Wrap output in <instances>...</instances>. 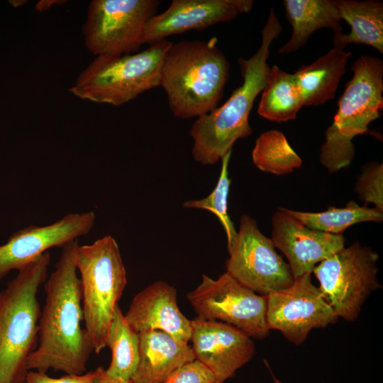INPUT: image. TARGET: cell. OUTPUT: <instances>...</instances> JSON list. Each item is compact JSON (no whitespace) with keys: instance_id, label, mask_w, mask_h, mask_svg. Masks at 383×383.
<instances>
[{"instance_id":"6da1fadb","label":"cell","mask_w":383,"mask_h":383,"mask_svg":"<svg viewBox=\"0 0 383 383\" xmlns=\"http://www.w3.org/2000/svg\"><path fill=\"white\" fill-rule=\"evenodd\" d=\"M78 240L62 247L55 270L45 282V301L40 312L36 348L27 360L28 370L65 374L86 371L91 347L84 328L82 291L75 263Z\"/></svg>"},{"instance_id":"7a4b0ae2","label":"cell","mask_w":383,"mask_h":383,"mask_svg":"<svg viewBox=\"0 0 383 383\" xmlns=\"http://www.w3.org/2000/svg\"><path fill=\"white\" fill-rule=\"evenodd\" d=\"M282 31L280 21L271 8L261 30L260 47L250 58L238 60L242 84L222 106L197 118L189 130L194 140L192 155L196 162L204 165L216 164L232 150L236 140L252 134L250 113L267 79L270 47Z\"/></svg>"},{"instance_id":"3957f363","label":"cell","mask_w":383,"mask_h":383,"mask_svg":"<svg viewBox=\"0 0 383 383\" xmlns=\"http://www.w3.org/2000/svg\"><path fill=\"white\" fill-rule=\"evenodd\" d=\"M230 64L217 39L172 43L160 70V85L176 117H200L218 107Z\"/></svg>"},{"instance_id":"277c9868","label":"cell","mask_w":383,"mask_h":383,"mask_svg":"<svg viewBox=\"0 0 383 383\" xmlns=\"http://www.w3.org/2000/svg\"><path fill=\"white\" fill-rule=\"evenodd\" d=\"M47 251L18 270L0 292V383H24L27 360L37 346L40 287L48 278Z\"/></svg>"},{"instance_id":"5b68a950","label":"cell","mask_w":383,"mask_h":383,"mask_svg":"<svg viewBox=\"0 0 383 383\" xmlns=\"http://www.w3.org/2000/svg\"><path fill=\"white\" fill-rule=\"evenodd\" d=\"M353 73L338 101L333 123L325 133L320 162L329 173L349 167L355 157L353 138L369 132L383 108V62L361 55L352 65Z\"/></svg>"},{"instance_id":"8992f818","label":"cell","mask_w":383,"mask_h":383,"mask_svg":"<svg viewBox=\"0 0 383 383\" xmlns=\"http://www.w3.org/2000/svg\"><path fill=\"white\" fill-rule=\"evenodd\" d=\"M75 263L79 273L85 331L92 352L106 347L115 307L127 284L118 245L111 235L91 244L78 245Z\"/></svg>"},{"instance_id":"52a82bcc","label":"cell","mask_w":383,"mask_h":383,"mask_svg":"<svg viewBox=\"0 0 383 383\" xmlns=\"http://www.w3.org/2000/svg\"><path fill=\"white\" fill-rule=\"evenodd\" d=\"M172 42L167 39L140 52L96 57L78 75L70 91L98 104L121 106L160 85L164 55Z\"/></svg>"},{"instance_id":"ba28073f","label":"cell","mask_w":383,"mask_h":383,"mask_svg":"<svg viewBox=\"0 0 383 383\" xmlns=\"http://www.w3.org/2000/svg\"><path fill=\"white\" fill-rule=\"evenodd\" d=\"M378 260L371 248L355 242L314 267L318 288L338 318L355 321L369 296L381 287Z\"/></svg>"},{"instance_id":"9c48e42d","label":"cell","mask_w":383,"mask_h":383,"mask_svg":"<svg viewBox=\"0 0 383 383\" xmlns=\"http://www.w3.org/2000/svg\"><path fill=\"white\" fill-rule=\"evenodd\" d=\"M156 0H93L83 28L84 43L96 57L132 54L142 45L148 20L155 15Z\"/></svg>"},{"instance_id":"30bf717a","label":"cell","mask_w":383,"mask_h":383,"mask_svg":"<svg viewBox=\"0 0 383 383\" xmlns=\"http://www.w3.org/2000/svg\"><path fill=\"white\" fill-rule=\"evenodd\" d=\"M187 299L199 318L228 323L252 338L263 339L270 333L267 296L246 287L226 272L216 279L202 274L201 283Z\"/></svg>"},{"instance_id":"8fae6325","label":"cell","mask_w":383,"mask_h":383,"mask_svg":"<svg viewBox=\"0 0 383 383\" xmlns=\"http://www.w3.org/2000/svg\"><path fill=\"white\" fill-rule=\"evenodd\" d=\"M228 250L226 272L259 294L266 296L294 282L287 262L271 239L260 231L256 221L247 214L240 216L239 229Z\"/></svg>"},{"instance_id":"7c38bea8","label":"cell","mask_w":383,"mask_h":383,"mask_svg":"<svg viewBox=\"0 0 383 383\" xmlns=\"http://www.w3.org/2000/svg\"><path fill=\"white\" fill-rule=\"evenodd\" d=\"M267 322L292 343L299 345L313 329L325 328L338 319L319 288L311 282V273L294 278L288 287L269 293Z\"/></svg>"},{"instance_id":"4fadbf2b","label":"cell","mask_w":383,"mask_h":383,"mask_svg":"<svg viewBox=\"0 0 383 383\" xmlns=\"http://www.w3.org/2000/svg\"><path fill=\"white\" fill-rule=\"evenodd\" d=\"M94 211L69 213L43 226L30 225L14 232L0 245V281L54 247H63L88 234L94 226Z\"/></svg>"},{"instance_id":"5bb4252c","label":"cell","mask_w":383,"mask_h":383,"mask_svg":"<svg viewBox=\"0 0 383 383\" xmlns=\"http://www.w3.org/2000/svg\"><path fill=\"white\" fill-rule=\"evenodd\" d=\"M190 341L195 359L224 383L253 357L252 338L240 329L218 321L192 320Z\"/></svg>"},{"instance_id":"9a60e30c","label":"cell","mask_w":383,"mask_h":383,"mask_svg":"<svg viewBox=\"0 0 383 383\" xmlns=\"http://www.w3.org/2000/svg\"><path fill=\"white\" fill-rule=\"evenodd\" d=\"M252 6V0H173L164 12L148 20L142 45H151L172 35L204 30L232 21L250 11Z\"/></svg>"},{"instance_id":"2e32d148","label":"cell","mask_w":383,"mask_h":383,"mask_svg":"<svg viewBox=\"0 0 383 383\" xmlns=\"http://www.w3.org/2000/svg\"><path fill=\"white\" fill-rule=\"evenodd\" d=\"M270 239L287 258L294 278L312 273L318 263L345 247L343 234L309 228L280 207L272 218Z\"/></svg>"},{"instance_id":"e0dca14e","label":"cell","mask_w":383,"mask_h":383,"mask_svg":"<svg viewBox=\"0 0 383 383\" xmlns=\"http://www.w3.org/2000/svg\"><path fill=\"white\" fill-rule=\"evenodd\" d=\"M125 318L138 333L161 331L188 344L192 321L180 311L176 289L164 281H156L133 298Z\"/></svg>"},{"instance_id":"ac0fdd59","label":"cell","mask_w":383,"mask_h":383,"mask_svg":"<svg viewBox=\"0 0 383 383\" xmlns=\"http://www.w3.org/2000/svg\"><path fill=\"white\" fill-rule=\"evenodd\" d=\"M138 334V360L132 383H164L177 369L195 360L191 346L165 332Z\"/></svg>"},{"instance_id":"d6986e66","label":"cell","mask_w":383,"mask_h":383,"mask_svg":"<svg viewBox=\"0 0 383 383\" xmlns=\"http://www.w3.org/2000/svg\"><path fill=\"white\" fill-rule=\"evenodd\" d=\"M350 55V52L333 46L311 64L296 71L294 76L304 106H319L335 97Z\"/></svg>"},{"instance_id":"ffe728a7","label":"cell","mask_w":383,"mask_h":383,"mask_svg":"<svg viewBox=\"0 0 383 383\" xmlns=\"http://www.w3.org/2000/svg\"><path fill=\"white\" fill-rule=\"evenodd\" d=\"M283 5L292 26V34L279 50L282 55L302 48L311 35L319 29H331L333 35L343 33L341 19L334 0H284Z\"/></svg>"},{"instance_id":"44dd1931","label":"cell","mask_w":383,"mask_h":383,"mask_svg":"<svg viewBox=\"0 0 383 383\" xmlns=\"http://www.w3.org/2000/svg\"><path fill=\"white\" fill-rule=\"evenodd\" d=\"M339 16L350 27L348 34L333 35V46L363 44L383 53V3L380 1L334 0Z\"/></svg>"},{"instance_id":"7402d4cb","label":"cell","mask_w":383,"mask_h":383,"mask_svg":"<svg viewBox=\"0 0 383 383\" xmlns=\"http://www.w3.org/2000/svg\"><path fill=\"white\" fill-rule=\"evenodd\" d=\"M304 106L294 74L270 67L258 104V114L273 122L282 123L296 118Z\"/></svg>"},{"instance_id":"603a6c76","label":"cell","mask_w":383,"mask_h":383,"mask_svg":"<svg viewBox=\"0 0 383 383\" xmlns=\"http://www.w3.org/2000/svg\"><path fill=\"white\" fill-rule=\"evenodd\" d=\"M306 227L319 231L341 235L350 226L361 222H381L383 212L367 204L360 206L350 201L345 207L329 206L321 212H305L280 207Z\"/></svg>"},{"instance_id":"cb8c5ba5","label":"cell","mask_w":383,"mask_h":383,"mask_svg":"<svg viewBox=\"0 0 383 383\" xmlns=\"http://www.w3.org/2000/svg\"><path fill=\"white\" fill-rule=\"evenodd\" d=\"M111 352L108 374L131 379L138 360L139 334L127 322L118 304L114 309L106 339Z\"/></svg>"},{"instance_id":"d4e9b609","label":"cell","mask_w":383,"mask_h":383,"mask_svg":"<svg viewBox=\"0 0 383 383\" xmlns=\"http://www.w3.org/2000/svg\"><path fill=\"white\" fill-rule=\"evenodd\" d=\"M253 164L261 171L285 175L302 165V160L278 130L261 133L252 151Z\"/></svg>"},{"instance_id":"484cf974","label":"cell","mask_w":383,"mask_h":383,"mask_svg":"<svg viewBox=\"0 0 383 383\" xmlns=\"http://www.w3.org/2000/svg\"><path fill=\"white\" fill-rule=\"evenodd\" d=\"M231 154V151L221 159L220 174L216 185L210 194L205 198L189 200L183 204L184 208L204 209L214 214L225 231L227 248L232 245L237 233L228 212V198L231 182L228 177V162Z\"/></svg>"},{"instance_id":"4316f807","label":"cell","mask_w":383,"mask_h":383,"mask_svg":"<svg viewBox=\"0 0 383 383\" xmlns=\"http://www.w3.org/2000/svg\"><path fill=\"white\" fill-rule=\"evenodd\" d=\"M359 199L383 212V165L376 161L365 164L354 187Z\"/></svg>"},{"instance_id":"83f0119b","label":"cell","mask_w":383,"mask_h":383,"mask_svg":"<svg viewBox=\"0 0 383 383\" xmlns=\"http://www.w3.org/2000/svg\"><path fill=\"white\" fill-rule=\"evenodd\" d=\"M164 383H217L211 372L197 360L177 369Z\"/></svg>"},{"instance_id":"f1b7e54d","label":"cell","mask_w":383,"mask_h":383,"mask_svg":"<svg viewBox=\"0 0 383 383\" xmlns=\"http://www.w3.org/2000/svg\"><path fill=\"white\" fill-rule=\"evenodd\" d=\"M94 371L81 374H70L55 378L46 373L35 370H29L26 376L24 383H92Z\"/></svg>"},{"instance_id":"f546056e","label":"cell","mask_w":383,"mask_h":383,"mask_svg":"<svg viewBox=\"0 0 383 383\" xmlns=\"http://www.w3.org/2000/svg\"><path fill=\"white\" fill-rule=\"evenodd\" d=\"M92 383H132L131 379L116 377L108 374L106 369L99 366L94 370Z\"/></svg>"},{"instance_id":"4dcf8cb0","label":"cell","mask_w":383,"mask_h":383,"mask_svg":"<svg viewBox=\"0 0 383 383\" xmlns=\"http://www.w3.org/2000/svg\"><path fill=\"white\" fill-rule=\"evenodd\" d=\"M60 2V1H53V0H43V1H39L37 4H36V9L38 11H45L46 9H48L51 5H54L55 4H57Z\"/></svg>"},{"instance_id":"1f68e13d","label":"cell","mask_w":383,"mask_h":383,"mask_svg":"<svg viewBox=\"0 0 383 383\" xmlns=\"http://www.w3.org/2000/svg\"><path fill=\"white\" fill-rule=\"evenodd\" d=\"M274 379H275V381H276L277 383H282V382H280L279 381H278L277 379H276L275 378H274Z\"/></svg>"}]
</instances>
